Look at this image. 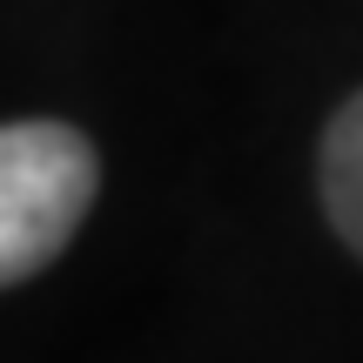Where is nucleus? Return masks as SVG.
Instances as JSON below:
<instances>
[{
	"mask_svg": "<svg viewBox=\"0 0 363 363\" xmlns=\"http://www.w3.org/2000/svg\"><path fill=\"white\" fill-rule=\"evenodd\" d=\"M323 208L337 222V235L363 256V94L337 108L323 135Z\"/></svg>",
	"mask_w": 363,
	"mask_h": 363,
	"instance_id": "2",
	"label": "nucleus"
},
{
	"mask_svg": "<svg viewBox=\"0 0 363 363\" xmlns=\"http://www.w3.org/2000/svg\"><path fill=\"white\" fill-rule=\"evenodd\" d=\"M94 162L88 135L67 121H7L0 128V289L27 283L67 249L94 202Z\"/></svg>",
	"mask_w": 363,
	"mask_h": 363,
	"instance_id": "1",
	"label": "nucleus"
}]
</instances>
